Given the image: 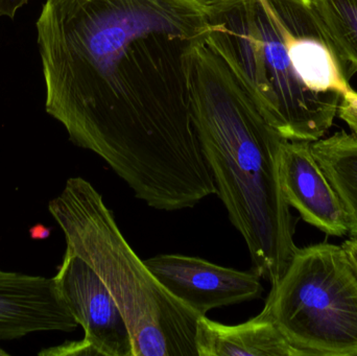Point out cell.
Returning <instances> with one entry per match:
<instances>
[{"label":"cell","mask_w":357,"mask_h":356,"mask_svg":"<svg viewBox=\"0 0 357 356\" xmlns=\"http://www.w3.org/2000/svg\"><path fill=\"white\" fill-rule=\"evenodd\" d=\"M213 0H46L38 45L46 112L162 211L218 194L191 112L187 56Z\"/></svg>","instance_id":"6da1fadb"},{"label":"cell","mask_w":357,"mask_h":356,"mask_svg":"<svg viewBox=\"0 0 357 356\" xmlns=\"http://www.w3.org/2000/svg\"><path fill=\"white\" fill-rule=\"evenodd\" d=\"M206 39L289 141L324 137L351 90L347 62L312 0H213Z\"/></svg>","instance_id":"7a4b0ae2"},{"label":"cell","mask_w":357,"mask_h":356,"mask_svg":"<svg viewBox=\"0 0 357 356\" xmlns=\"http://www.w3.org/2000/svg\"><path fill=\"white\" fill-rule=\"evenodd\" d=\"M193 123L218 196L260 277L275 284L298 247L280 180L287 139L260 114L205 37L187 56Z\"/></svg>","instance_id":"3957f363"},{"label":"cell","mask_w":357,"mask_h":356,"mask_svg":"<svg viewBox=\"0 0 357 356\" xmlns=\"http://www.w3.org/2000/svg\"><path fill=\"white\" fill-rule=\"evenodd\" d=\"M48 210L64 233L66 251L96 272L121 309L131 334L133 356H197L199 316L151 273L91 183L79 177L67 180Z\"/></svg>","instance_id":"277c9868"},{"label":"cell","mask_w":357,"mask_h":356,"mask_svg":"<svg viewBox=\"0 0 357 356\" xmlns=\"http://www.w3.org/2000/svg\"><path fill=\"white\" fill-rule=\"evenodd\" d=\"M262 311L298 356H357V271L343 246L298 249Z\"/></svg>","instance_id":"5b68a950"},{"label":"cell","mask_w":357,"mask_h":356,"mask_svg":"<svg viewBox=\"0 0 357 356\" xmlns=\"http://www.w3.org/2000/svg\"><path fill=\"white\" fill-rule=\"evenodd\" d=\"M54 284L69 313L85 332L79 342L46 349L39 355L133 356V343L121 309L96 272L65 251Z\"/></svg>","instance_id":"8992f818"},{"label":"cell","mask_w":357,"mask_h":356,"mask_svg":"<svg viewBox=\"0 0 357 356\" xmlns=\"http://www.w3.org/2000/svg\"><path fill=\"white\" fill-rule=\"evenodd\" d=\"M151 273L185 307L199 317L211 309L256 300L264 286L257 272H243L199 257L157 255L144 261Z\"/></svg>","instance_id":"52a82bcc"},{"label":"cell","mask_w":357,"mask_h":356,"mask_svg":"<svg viewBox=\"0 0 357 356\" xmlns=\"http://www.w3.org/2000/svg\"><path fill=\"white\" fill-rule=\"evenodd\" d=\"M77 326L54 278L0 270V341L33 332H71Z\"/></svg>","instance_id":"ba28073f"},{"label":"cell","mask_w":357,"mask_h":356,"mask_svg":"<svg viewBox=\"0 0 357 356\" xmlns=\"http://www.w3.org/2000/svg\"><path fill=\"white\" fill-rule=\"evenodd\" d=\"M312 142L283 144L280 180L285 200L303 221L323 233L342 238L348 234L345 211L339 196L314 158Z\"/></svg>","instance_id":"9c48e42d"},{"label":"cell","mask_w":357,"mask_h":356,"mask_svg":"<svg viewBox=\"0 0 357 356\" xmlns=\"http://www.w3.org/2000/svg\"><path fill=\"white\" fill-rule=\"evenodd\" d=\"M195 349L197 356H298L264 311L237 325L199 317Z\"/></svg>","instance_id":"30bf717a"},{"label":"cell","mask_w":357,"mask_h":356,"mask_svg":"<svg viewBox=\"0 0 357 356\" xmlns=\"http://www.w3.org/2000/svg\"><path fill=\"white\" fill-rule=\"evenodd\" d=\"M310 146L345 211L348 234L357 240V135L337 132Z\"/></svg>","instance_id":"8fae6325"},{"label":"cell","mask_w":357,"mask_h":356,"mask_svg":"<svg viewBox=\"0 0 357 356\" xmlns=\"http://www.w3.org/2000/svg\"><path fill=\"white\" fill-rule=\"evenodd\" d=\"M349 68L357 72V0H312Z\"/></svg>","instance_id":"7c38bea8"},{"label":"cell","mask_w":357,"mask_h":356,"mask_svg":"<svg viewBox=\"0 0 357 356\" xmlns=\"http://www.w3.org/2000/svg\"><path fill=\"white\" fill-rule=\"evenodd\" d=\"M337 114L357 135V92L351 89L344 94Z\"/></svg>","instance_id":"4fadbf2b"},{"label":"cell","mask_w":357,"mask_h":356,"mask_svg":"<svg viewBox=\"0 0 357 356\" xmlns=\"http://www.w3.org/2000/svg\"><path fill=\"white\" fill-rule=\"evenodd\" d=\"M29 0H0V16L14 19L17 10L27 3Z\"/></svg>","instance_id":"5bb4252c"},{"label":"cell","mask_w":357,"mask_h":356,"mask_svg":"<svg viewBox=\"0 0 357 356\" xmlns=\"http://www.w3.org/2000/svg\"><path fill=\"white\" fill-rule=\"evenodd\" d=\"M342 246L345 248L346 252L349 255L350 259H351L352 263H354L357 271V240L350 238V240L344 242Z\"/></svg>","instance_id":"9a60e30c"}]
</instances>
